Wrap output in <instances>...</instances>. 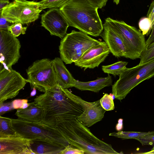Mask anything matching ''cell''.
Listing matches in <instances>:
<instances>
[{
	"mask_svg": "<svg viewBox=\"0 0 154 154\" xmlns=\"http://www.w3.org/2000/svg\"><path fill=\"white\" fill-rule=\"evenodd\" d=\"M71 93L58 86L47 90L34 99L44 110L42 124L55 128L58 124L77 118L83 113V107L72 98Z\"/></svg>",
	"mask_w": 154,
	"mask_h": 154,
	"instance_id": "1",
	"label": "cell"
},
{
	"mask_svg": "<svg viewBox=\"0 0 154 154\" xmlns=\"http://www.w3.org/2000/svg\"><path fill=\"white\" fill-rule=\"evenodd\" d=\"M76 118L58 124L55 128L69 143L88 154H119L112 146L98 139Z\"/></svg>",
	"mask_w": 154,
	"mask_h": 154,
	"instance_id": "2",
	"label": "cell"
},
{
	"mask_svg": "<svg viewBox=\"0 0 154 154\" xmlns=\"http://www.w3.org/2000/svg\"><path fill=\"white\" fill-rule=\"evenodd\" d=\"M60 9L69 26L96 37L102 32L103 25L98 8L88 0H71Z\"/></svg>",
	"mask_w": 154,
	"mask_h": 154,
	"instance_id": "3",
	"label": "cell"
},
{
	"mask_svg": "<svg viewBox=\"0 0 154 154\" xmlns=\"http://www.w3.org/2000/svg\"><path fill=\"white\" fill-rule=\"evenodd\" d=\"M154 77V57L133 67H126L119 75V79L112 85V94L115 99L121 101L141 82Z\"/></svg>",
	"mask_w": 154,
	"mask_h": 154,
	"instance_id": "4",
	"label": "cell"
},
{
	"mask_svg": "<svg viewBox=\"0 0 154 154\" xmlns=\"http://www.w3.org/2000/svg\"><path fill=\"white\" fill-rule=\"evenodd\" d=\"M11 126L17 134L31 140H41L61 145L69 144L56 128L41 123L30 122L21 119H11Z\"/></svg>",
	"mask_w": 154,
	"mask_h": 154,
	"instance_id": "5",
	"label": "cell"
},
{
	"mask_svg": "<svg viewBox=\"0 0 154 154\" xmlns=\"http://www.w3.org/2000/svg\"><path fill=\"white\" fill-rule=\"evenodd\" d=\"M113 30L120 36L126 50V58L134 60L140 58L141 52L147 48L144 35L136 27L123 21L106 18L103 24Z\"/></svg>",
	"mask_w": 154,
	"mask_h": 154,
	"instance_id": "6",
	"label": "cell"
},
{
	"mask_svg": "<svg viewBox=\"0 0 154 154\" xmlns=\"http://www.w3.org/2000/svg\"><path fill=\"white\" fill-rule=\"evenodd\" d=\"M101 42L80 31L73 30L60 41V57L66 64H71L78 60L90 48Z\"/></svg>",
	"mask_w": 154,
	"mask_h": 154,
	"instance_id": "7",
	"label": "cell"
},
{
	"mask_svg": "<svg viewBox=\"0 0 154 154\" xmlns=\"http://www.w3.org/2000/svg\"><path fill=\"white\" fill-rule=\"evenodd\" d=\"M27 80L32 88L45 92L58 87L52 60L43 58L34 61L26 70Z\"/></svg>",
	"mask_w": 154,
	"mask_h": 154,
	"instance_id": "8",
	"label": "cell"
},
{
	"mask_svg": "<svg viewBox=\"0 0 154 154\" xmlns=\"http://www.w3.org/2000/svg\"><path fill=\"white\" fill-rule=\"evenodd\" d=\"M40 5L39 2L14 0L0 11V14L11 23L28 24L38 18Z\"/></svg>",
	"mask_w": 154,
	"mask_h": 154,
	"instance_id": "9",
	"label": "cell"
},
{
	"mask_svg": "<svg viewBox=\"0 0 154 154\" xmlns=\"http://www.w3.org/2000/svg\"><path fill=\"white\" fill-rule=\"evenodd\" d=\"M21 45L8 29H0V71L12 68L20 57Z\"/></svg>",
	"mask_w": 154,
	"mask_h": 154,
	"instance_id": "10",
	"label": "cell"
},
{
	"mask_svg": "<svg viewBox=\"0 0 154 154\" xmlns=\"http://www.w3.org/2000/svg\"><path fill=\"white\" fill-rule=\"evenodd\" d=\"M27 82V79L12 68L0 71V103L15 97Z\"/></svg>",
	"mask_w": 154,
	"mask_h": 154,
	"instance_id": "11",
	"label": "cell"
},
{
	"mask_svg": "<svg viewBox=\"0 0 154 154\" xmlns=\"http://www.w3.org/2000/svg\"><path fill=\"white\" fill-rule=\"evenodd\" d=\"M41 26L51 35L62 39L66 35L68 24L60 8L50 9L41 16Z\"/></svg>",
	"mask_w": 154,
	"mask_h": 154,
	"instance_id": "12",
	"label": "cell"
},
{
	"mask_svg": "<svg viewBox=\"0 0 154 154\" xmlns=\"http://www.w3.org/2000/svg\"><path fill=\"white\" fill-rule=\"evenodd\" d=\"M110 52L109 48L104 42L89 49L78 60L75 66L84 68L94 69L98 67L104 61Z\"/></svg>",
	"mask_w": 154,
	"mask_h": 154,
	"instance_id": "13",
	"label": "cell"
},
{
	"mask_svg": "<svg viewBox=\"0 0 154 154\" xmlns=\"http://www.w3.org/2000/svg\"><path fill=\"white\" fill-rule=\"evenodd\" d=\"M30 141L18 134L0 137V154H23Z\"/></svg>",
	"mask_w": 154,
	"mask_h": 154,
	"instance_id": "14",
	"label": "cell"
},
{
	"mask_svg": "<svg viewBox=\"0 0 154 154\" xmlns=\"http://www.w3.org/2000/svg\"><path fill=\"white\" fill-rule=\"evenodd\" d=\"M103 25V29L100 36L107 45L110 52L116 57L126 58V48L120 36L109 27Z\"/></svg>",
	"mask_w": 154,
	"mask_h": 154,
	"instance_id": "15",
	"label": "cell"
},
{
	"mask_svg": "<svg viewBox=\"0 0 154 154\" xmlns=\"http://www.w3.org/2000/svg\"><path fill=\"white\" fill-rule=\"evenodd\" d=\"M106 111L101 106L100 100L89 102L83 113L77 119L87 127L101 121Z\"/></svg>",
	"mask_w": 154,
	"mask_h": 154,
	"instance_id": "16",
	"label": "cell"
},
{
	"mask_svg": "<svg viewBox=\"0 0 154 154\" xmlns=\"http://www.w3.org/2000/svg\"><path fill=\"white\" fill-rule=\"evenodd\" d=\"M52 61L58 86L63 89L74 87L75 79L67 69L61 58L55 57Z\"/></svg>",
	"mask_w": 154,
	"mask_h": 154,
	"instance_id": "17",
	"label": "cell"
},
{
	"mask_svg": "<svg viewBox=\"0 0 154 154\" xmlns=\"http://www.w3.org/2000/svg\"><path fill=\"white\" fill-rule=\"evenodd\" d=\"M44 110L34 102L29 103L28 107L24 109H18L15 114L18 118L27 121L41 123L43 120Z\"/></svg>",
	"mask_w": 154,
	"mask_h": 154,
	"instance_id": "18",
	"label": "cell"
},
{
	"mask_svg": "<svg viewBox=\"0 0 154 154\" xmlns=\"http://www.w3.org/2000/svg\"><path fill=\"white\" fill-rule=\"evenodd\" d=\"M112 83V77L108 74L106 77L99 78L95 80L88 82L75 80L74 87L82 91L87 90L97 93L104 88L111 85Z\"/></svg>",
	"mask_w": 154,
	"mask_h": 154,
	"instance_id": "19",
	"label": "cell"
},
{
	"mask_svg": "<svg viewBox=\"0 0 154 154\" xmlns=\"http://www.w3.org/2000/svg\"><path fill=\"white\" fill-rule=\"evenodd\" d=\"M29 148L35 154H60L65 147L41 140H31Z\"/></svg>",
	"mask_w": 154,
	"mask_h": 154,
	"instance_id": "20",
	"label": "cell"
},
{
	"mask_svg": "<svg viewBox=\"0 0 154 154\" xmlns=\"http://www.w3.org/2000/svg\"><path fill=\"white\" fill-rule=\"evenodd\" d=\"M17 135L11 126V119L0 116V137Z\"/></svg>",
	"mask_w": 154,
	"mask_h": 154,
	"instance_id": "21",
	"label": "cell"
},
{
	"mask_svg": "<svg viewBox=\"0 0 154 154\" xmlns=\"http://www.w3.org/2000/svg\"><path fill=\"white\" fill-rule=\"evenodd\" d=\"M154 133V131L148 132L118 131L110 133L109 135L119 138L122 140L137 139L145 135Z\"/></svg>",
	"mask_w": 154,
	"mask_h": 154,
	"instance_id": "22",
	"label": "cell"
},
{
	"mask_svg": "<svg viewBox=\"0 0 154 154\" xmlns=\"http://www.w3.org/2000/svg\"><path fill=\"white\" fill-rule=\"evenodd\" d=\"M128 64L127 62L119 61L111 65L102 66V70L108 74H111L115 76L119 75L122 71L126 67Z\"/></svg>",
	"mask_w": 154,
	"mask_h": 154,
	"instance_id": "23",
	"label": "cell"
},
{
	"mask_svg": "<svg viewBox=\"0 0 154 154\" xmlns=\"http://www.w3.org/2000/svg\"><path fill=\"white\" fill-rule=\"evenodd\" d=\"M71 0H42L40 2V9L60 8Z\"/></svg>",
	"mask_w": 154,
	"mask_h": 154,
	"instance_id": "24",
	"label": "cell"
},
{
	"mask_svg": "<svg viewBox=\"0 0 154 154\" xmlns=\"http://www.w3.org/2000/svg\"><path fill=\"white\" fill-rule=\"evenodd\" d=\"M100 100L101 106L106 111H111L114 109L113 100L110 95L105 94Z\"/></svg>",
	"mask_w": 154,
	"mask_h": 154,
	"instance_id": "25",
	"label": "cell"
},
{
	"mask_svg": "<svg viewBox=\"0 0 154 154\" xmlns=\"http://www.w3.org/2000/svg\"><path fill=\"white\" fill-rule=\"evenodd\" d=\"M138 25L144 35L148 36L152 29L151 21L147 17L141 18L139 21Z\"/></svg>",
	"mask_w": 154,
	"mask_h": 154,
	"instance_id": "26",
	"label": "cell"
},
{
	"mask_svg": "<svg viewBox=\"0 0 154 154\" xmlns=\"http://www.w3.org/2000/svg\"><path fill=\"white\" fill-rule=\"evenodd\" d=\"M27 27H23L20 23H16L9 26L8 30L14 36L17 37L21 34H25Z\"/></svg>",
	"mask_w": 154,
	"mask_h": 154,
	"instance_id": "27",
	"label": "cell"
},
{
	"mask_svg": "<svg viewBox=\"0 0 154 154\" xmlns=\"http://www.w3.org/2000/svg\"><path fill=\"white\" fill-rule=\"evenodd\" d=\"M154 57V47L147 48L143 51L141 53L140 62V64L146 63Z\"/></svg>",
	"mask_w": 154,
	"mask_h": 154,
	"instance_id": "28",
	"label": "cell"
},
{
	"mask_svg": "<svg viewBox=\"0 0 154 154\" xmlns=\"http://www.w3.org/2000/svg\"><path fill=\"white\" fill-rule=\"evenodd\" d=\"M143 145L154 146V133L147 134L136 139Z\"/></svg>",
	"mask_w": 154,
	"mask_h": 154,
	"instance_id": "29",
	"label": "cell"
},
{
	"mask_svg": "<svg viewBox=\"0 0 154 154\" xmlns=\"http://www.w3.org/2000/svg\"><path fill=\"white\" fill-rule=\"evenodd\" d=\"M84 151L77 148L70 144L65 147L60 154H84Z\"/></svg>",
	"mask_w": 154,
	"mask_h": 154,
	"instance_id": "30",
	"label": "cell"
},
{
	"mask_svg": "<svg viewBox=\"0 0 154 154\" xmlns=\"http://www.w3.org/2000/svg\"><path fill=\"white\" fill-rule=\"evenodd\" d=\"M14 109L11 102L2 103H0V116L7 112Z\"/></svg>",
	"mask_w": 154,
	"mask_h": 154,
	"instance_id": "31",
	"label": "cell"
},
{
	"mask_svg": "<svg viewBox=\"0 0 154 154\" xmlns=\"http://www.w3.org/2000/svg\"><path fill=\"white\" fill-rule=\"evenodd\" d=\"M147 17L151 21L152 29L154 26V0L152 2L150 5Z\"/></svg>",
	"mask_w": 154,
	"mask_h": 154,
	"instance_id": "32",
	"label": "cell"
},
{
	"mask_svg": "<svg viewBox=\"0 0 154 154\" xmlns=\"http://www.w3.org/2000/svg\"><path fill=\"white\" fill-rule=\"evenodd\" d=\"M28 102L27 99H17L13 100L12 104L14 109H22L24 104Z\"/></svg>",
	"mask_w": 154,
	"mask_h": 154,
	"instance_id": "33",
	"label": "cell"
},
{
	"mask_svg": "<svg viewBox=\"0 0 154 154\" xmlns=\"http://www.w3.org/2000/svg\"><path fill=\"white\" fill-rule=\"evenodd\" d=\"M92 5L98 8H101L105 6L107 0H88Z\"/></svg>",
	"mask_w": 154,
	"mask_h": 154,
	"instance_id": "34",
	"label": "cell"
},
{
	"mask_svg": "<svg viewBox=\"0 0 154 154\" xmlns=\"http://www.w3.org/2000/svg\"><path fill=\"white\" fill-rule=\"evenodd\" d=\"M0 17V29H8V27L10 25L11 23L8 22L1 14Z\"/></svg>",
	"mask_w": 154,
	"mask_h": 154,
	"instance_id": "35",
	"label": "cell"
},
{
	"mask_svg": "<svg viewBox=\"0 0 154 154\" xmlns=\"http://www.w3.org/2000/svg\"><path fill=\"white\" fill-rule=\"evenodd\" d=\"M154 42V26L147 40L146 41L147 48L151 44Z\"/></svg>",
	"mask_w": 154,
	"mask_h": 154,
	"instance_id": "36",
	"label": "cell"
},
{
	"mask_svg": "<svg viewBox=\"0 0 154 154\" xmlns=\"http://www.w3.org/2000/svg\"><path fill=\"white\" fill-rule=\"evenodd\" d=\"M123 120L122 119H120L118 120V123L116 124V128L117 131H120L123 128Z\"/></svg>",
	"mask_w": 154,
	"mask_h": 154,
	"instance_id": "37",
	"label": "cell"
},
{
	"mask_svg": "<svg viewBox=\"0 0 154 154\" xmlns=\"http://www.w3.org/2000/svg\"><path fill=\"white\" fill-rule=\"evenodd\" d=\"M10 3L8 0H0V10Z\"/></svg>",
	"mask_w": 154,
	"mask_h": 154,
	"instance_id": "38",
	"label": "cell"
},
{
	"mask_svg": "<svg viewBox=\"0 0 154 154\" xmlns=\"http://www.w3.org/2000/svg\"><path fill=\"white\" fill-rule=\"evenodd\" d=\"M35 88H33L32 91L30 94V97H33L35 96L36 94V90Z\"/></svg>",
	"mask_w": 154,
	"mask_h": 154,
	"instance_id": "39",
	"label": "cell"
},
{
	"mask_svg": "<svg viewBox=\"0 0 154 154\" xmlns=\"http://www.w3.org/2000/svg\"><path fill=\"white\" fill-rule=\"evenodd\" d=\"M139 153L145 154H154V147L152 149H151V150L149 151L145 152L140 153Z\"/></svg>",
	"mask_w": 154,
	"mask_h": 154,
	"instance_id": "40",
	"label": "cell"
},
{
	"mask_svg": "<svg viewBox=\"0 0 154 154\" xmlns=\"http://www.w3.org/2000/svg\"><path fill=\"white\" fill-rule=\"evenodd\" d=\"M154 47V42L150 44L147 47V48H149Z\"/></svg>",
	"mask_w": 154,
	"mask_h": 154,
	"instance_id": "41",
	"label": "cell"
},
{
	"mask_svg": "<svg viewBox=\"0 0 154 154\" xmlns=\"http://www.w3.org/2000/svg\"><path fill=\"white\" fill-rule=\"evenodd\" d=\"M113 1L117 5L119 3L120 0H113Z\"/></svg>",
	"mask_w": 154,
	"mask_h": 154,
	"instance_id": "42",
	"label": "cell"
}]
</instances>
